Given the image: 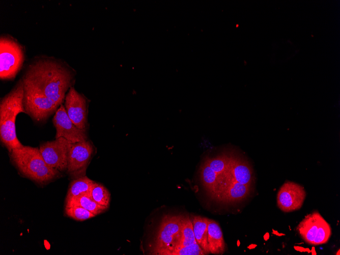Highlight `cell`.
I'll list each match as a JSON object with an SVG mask.
<instances>
[{"label":"cell","mask_w":340,"mask_h":255,"mask_svg":"<svg viewBox=\"0 0 340 255\" xmlns=\"http://www.w3.org/2000/svg\"><path fill=\"white\" fill-rule=\"evenodd\" d=\"M21 79L24 87L36 91L60 106L73 86L74 74L63 64L45 59L30 65Z\"/></svg>","instance_id":"cell-1"},{"label":"cell","mask_w":340,"mask_h":255,"mask_svg":"<svg viewBox=\"0 0 340 255\" xmlns=\"http://www.w3.org/2000/svg\"><path fill=\"white\" fill-rule=\"evenodd\" d=\"M23 99V88L21 79L11 91L1 100L0 139L9 153L24 146L17 137L15 126L16 118L18 114L26 113Z\"/></svg>","instance_id":"cell-2"},{"label":"cell","mask_w":340,"mask_h":255,"mask_svg":"<svg viewBox=\"0 0 340 255\" xmlns=\"http://www.w3.org/2000/svg\"><path fill=\"white\" fill-rule=\"evenodd\" d=\"M9 155L20 174L40 185L49 183L60 176V172L46 163L37 147L24 146Z\"/></svg>","instance_id":"cell-3"},{"label":"cell","mask_w":340,"mask_h":255,"mask_svg":"<svg viewBox=\"0 0 340 255\" xmlns=\"http://www.w3.org/2000/svg\"><path fill=\"white\" fill-rule=\"evenodd\" d=\"M24 53L14 40L3 36L0 39V78L12 80L22 66Z\"/></svg>","instance_id":"cell-4"},{"label":"cell","mask_w":340,"mask_h":255,"mask_svg":"<svg viewBox=\"0 0 340 255\" xmlns=\"http://www.w3.org/2000/svg\"><path fill=\"white\" fill-rule=\"evenodd\" d=\"M296 230L306 243L312 245L326 243L332 233L329 224L318 211L305 216Z\"/></svg>","instance_id":"cell-5"},{"label":"cell","mask_w":340,"mask_h":255,"mask_svg":"<svg viewBox=\"0 0 340 255\" xmlns=\"http://www.w3.org/2000/svg\"><path fill=\"white\" fill-rule=\"evenodd\" d=\"M94 152V146L89 139L69 143L66 172L71 179L86 176L87 168Z\"/></svg>","instance_id":"cell-6"},{"label":"cell","mask_w":340,"mask_h":255,"mask_svg":"<svg viewBox=\"0 0 340 255\" xmlns=\"http://www.w3.org/2000/svg\"><path fill=\"white\" fill-rule=\"evenodd\" d=\"M183 215L166 214L161 219L156 233L152 254L174 248L179 239Z\"/></svg>","instance_id":"cell-7"},{"label":"cell","mask_w":340,"mask_h":255,"mask_svg":"<svg viewBox=\"0 0 340 255\" xmlns=\"http://www.w3.org/2000/svg\"><path fill=\"white\" fill-rule=\"evenodd\" d=\"M23 88L24 107L26 114L33 120L44 122L59 107L55 102L36 91L23 86Z\"/></svg>","instance_id":"cell-8"},{"label":"cell","mask_w":340,"mask_h":255,"mask_svg":"<svg viewBox=\"0 0 340 255\" xmlns=\"http://www.w3.org/2000/svg\"><path fill=\"white\" fill-rule=\"evenodd\" d=\"M64 106L72 122L78 128L88 130L89 100L73 86L70 87L66 95Z\"/></svg>","instance_id":"cell-9"},{"label":"cell","mask_w":340,"mask_h":255,"mask_svg":"<svg viewBox=\"0 0 340 255\" xmlns=\"http://www.w3.org/2000/svg\"><path fill=\"white\" fill-rule=\"evenodd\" d=\"M69 143L62 137L42 143L39 150L46 163L60 172L66 171Z\"/></svg>","instance_id":"cell-10"},{"label":"cell","mask_w":340,"mask_h":255,"mask_svg":"<svg viewBox=\"0 0 340 255\" xmlns=\"http://www.w3.org/2000/svg\"><path fill=\"white\" fill-rule=\"evenodd\" d=\"M52 122L56 129L55 138L62 137L71 143L89 139L88 130L78 128L72 122L63 104L55 111Z\"/></svg>","instance_id":"cell-11"},{"label":"cell","mask_w":340,"mask_h":255,"mask_svg":"<svg viewBox=\"0 0 340 255\" xmlns=\"http://www.w3.org/2000/svg\"><path fill=\"white\" fill-rule=\"evenodd\" d=\"M305 197L306 192L302 186L287 181L277 192V205L283 212L294 211L301 208Z\"/></svg>","instance_id":"cell-12"},{"label":"cell","mask_w":340,"mask_h":255,"mask_svg":"<svg viewBox=\"0 0 340 255\" xmlns=\"http://www.w3.org/2000/svg\"><path fill=\"white\" fill-rule=\"evenodd\" d=\"M229 176L237 182L251 186L253 181L252 169L247 161L239 157L231 155Z\"/></svg>","instance_id":"cell-13"},{"label":"cell","mask_w":340,"mask_h":255,"mask_svg":"<svg viewBox=\"0 0 340 255\" xmlns=\"http://www.w3.org/2000/svg\"><path fill=\"white\" fill-rule=\"evenodd\" d=\"M208 242L210 253L222 254L226 250L223 233L218 223L208 218Z\"/></svg>","instance_id":"cell-14"},{"label":"cell","mask_w":340,"mask_h":255,"mask_svg":"<svg viewBox=\"0 0 340 255\" xmlns=\"http://www.w3.org/2000/svg\"><path fill=\"white\" fill-rule=\"evenodd\" d=\"M222 190V200L226 203L239 202L250 193L251 186L240 184L230 178Z\"/></svg>","instance_id":"cell-15"},{"label":"cell","mask_w":340,"mask_h":255,"mask_svg":"<svg viewBox=\"0 0 340 255\" xmlns=\"http://www.w3.org/2000/svg\"><path fill=\"white\" fill-rule=\"evenodd\" d=\"M196 243L206 254L210 253L208 242V218L193 216L191 219Z\"/></svg>","instance_id":"cell-16"},{"label":"cell","mask_w":340,"mask_h":255,"mask_svg":"<svg viewBox=\"0 0 340 255\" xmlns=\"http://www.w3.org/2000/svg\"><path fill=\"white\" fill-rule=\"evenodd\" d=\"M195 243L196 242L191 219L188 215L183 216L180 236L175 246L171 249L159 251L156 252L155 254L160 255L163 252L191 245Z\"/></svg>","instance_id":"cell-17"},{"label":"cell","mask_w":340,"mask_h":255,"mask_svg":"<svg viewBox=\"0 0 340 255\" xmlns=\"http://www.w3.org/2000/svg\"><path fill=\"white\" fill-rule=\"evenodd\" d=\"M94 183L86 176L73 179L69 184L65 200L82 194L90 195Z\"/></svg>","instance_id":"cell-18"},{"label":"cell","mask_w":340,"mask_h":255,"mask_svg":"<svg viewBox=\"0 0 340 255\" xmlns=\"http://www.w3.org/2000/svg\"><path fill=\"white\" fill-rule=\"evenodd\" d=\"M76 205L91 212L95 216L105 212L108 208L95 202L88 194L80 195L65 200V205Z\"/></svg>","instance_id":"cell-19"},{"label":"cell","mask_w":340,"mask_h":255,"mask_svg":"<svg viewBox=\"0 0 340 255\" xmlns=\"http://www.w3.org/2000/svg\"><path fill=\"white\" fill-rule=\"evenodd\" d=\"M231 155L222 154L214 158H207L206 162L210 167L221 178L226 180L229 178Z\"/></svg>","instance_id":"cell-20"},{"label":"cell","mask_w":340,"mask_h":255,"mask_svg":"<svg viewBox=\"0 0 340 255\" xmlns=\"http://www.w3.org/2000/svg\"><path fill=\"white\" fill-rule=\"evenodd\" d=\"M201 181L205 187L210 191H213L219 184L220 177L210 167L206 161L200 167Z\"/></svg>","instance_id":"cell-21"},{"label":"cell","mask_w":340,"mask_h":255,"mask_svg":"<svg viewBox=\"0 0 340 255\" xmlns=\"http://www.w3.org/2000/svg\"><path fill=\"white\" fill-rule=\"evenodd\" d=\"M90 196L97 203L108 208L110 193L103 185L95 182L90 192Z\"/></svg>","instance_id":"cell-22"},{"label":"cell","mask_w":340,"mask_h":255,"mask_svg":"<svg viewBox=\"0 0 340 255\" xmlns=\"http://www.w3.org/2000/svg\"><path fill=\"white\" fill-rule=\"evenodd\" d=\"M65 215L77 221H84L96 216L84 208L76 205H65Z\"/></svg>","instance_id":"cell-23"},{"label":"cell","mask_w":340,"mask_h":255,"mask_svg":"<svg viewBox=\"0 0 340 255\" xmlns=\"http://www.w3.org/2000/svg\"><path fill=\"white\" fill-rule=\"evenodd\" d=\"M206 253L197 243L166 251L160 255H205Z\"/></svg>","instance_id":"cell-24"}]
</instances>
